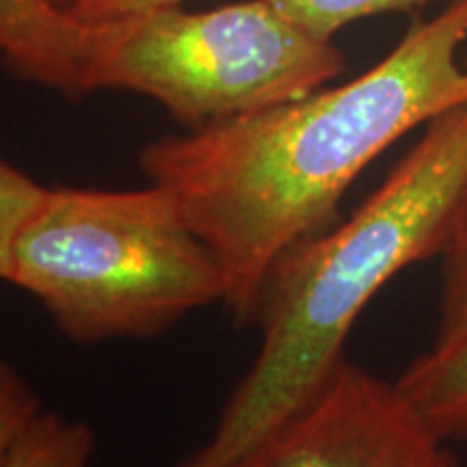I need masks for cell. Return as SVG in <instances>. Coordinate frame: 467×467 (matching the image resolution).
Returning a JSON list of instances; mask_svg holds the SVG:
<instances>
[{"mask_svg": "<svg viewBox=\"0 0 467 467\" xmlns=\"http://www.w3.org/2000/svg\"><path fill=\"white\" fill-rule=\"evenodd\" d=\"M467 0L340 87L151 141L139 165L178 200L223 275L236 325L255 323L273 266L334 223L344 192L389 145L467 102Z\"/></svg>", "mask_w": 467, "mask_h": 467, "instance_id": "obj_1", "label": "cell"}, {"mask_svg": "<svg viewBox=\"0 0 467 467\" xmlns=\"http://www.w3.org/2000/svg\"><path fill=\"white\" fill-rule=\"evenodd\" d=\"M467 186V102L418 143L344 223L290 249L260 296L262 340L219 422L175 467H236L317 396L383 285L440 255Z\"/></svg>", "mask_w": 467, "mask_h": 467, "instance_id": "obj_2", "label": "cell"}, {"mask_svg": "<svg viewBox=\"0 0 467 467\" xmlns=\"http://www.w3.org/2000/svg\"><path fill=\"white\" fill-rule=\"evenodd\" d=\"M76 344L143 340L223 303V275L167 189H48L17 234L9 282Z\"/></svg>", "mask_w": 467, "mask_h": 467, "instance_id": "obj_3", "label": "cell"}, {"mask_svg": "<svg viewBox=\"0 0 467 467\" xmlns=\"http://www.w3.org/2000/svg\"><path fill=\"white\" fill-rule=\"evenodd\" d=\"M344 55L271 0L210 11L180 5L83 25L78 91L151 98L186 130L223 124L323 89Z\"/></svg>", "mask_w": 467, "mask_h": 467, "instance_id": "obj_4", "label": "cell"}, {"mask_svg": "<svg viewBox=\"0 0 467 467\" xmlns=\"http://www.w3.org/2000/svg\"><path fill=\"white\" fill-rule=\"evenodd\" d=\"M448 443L399 383L344 359L236 467H461Z\"/></svg>", "mask_w": 467, "mask_h": 467, "instance_id": "obj_5", "label": "cell"}, {"mask_svg": "<svg viewBox=\"0 0 467 467\" xmlns=\"http://www.w3.org/2000/svg\"><path fill=\"white\" fill-rule=\"evenodd\" d=\"M80 35L83 25L46 0H0V57L20 78L80 96Z\"/></svg>", "mask_w": 467, "mask_h": 467, "instance_id": "obj_6", "label": "cell"}, {"mask_svg": "<svg viewBox=\"0 0 467 467\" xmlns=\"http://www.w3.org/2000/svg\"><path fill=\"white\" fill-rule=\"evenodd\" d=\"M396 383L448 441L467 440V331L431 344Z\"/></svg>", "mask_w": 467, "mask_h": 467, "instance_id": "obj_7", "label": "cell"}, {"mask_svg": "<svg viewBox=\"0 0 467 467\" xmlns=\"http://www.w3.org/2000/svg\"><path fill=\"white\" fill-rule=\"evenodd\" d=\"M93 452L89 426L42 409L17 437L9 467H89Z\"/></svg>", "mask_w": 467, "mask_h": 467, "instance_id": "obj_8", "label": "cell"}, {"mask_svg": "<svg viewBox=\"0 0 467 467\" xmlns=\"http://www.w3.org/2000/svg\"><path fill=\"white\" fill-rule=\"evenodd\" d=\"M440 258V323L433 344L448 342L467 331V186L454 208Z\"/></svg>", "mask_w": 467, "mask_h": 467, "instance_id": "obj_9", "label": "cell"}, {"mask_svg": "<svg viewBox=\"0 0 467 467\" xmlns=\"http://www.w3.org/2000/svg\"><path fill=\"white\" fill-rule=\"evenodd\" d=\"M290 20L320 39L334 35L361 17L385 11H411L429 0H271Z\"/></svg>", "mask_w": 467, "mask_h": 467, "instance_id": "obj_10", "label": "cell"}, {"mask_svg": "<svg viewBox=\"0 0 467 467\" xmlns=\"http://www.w3.org/2000/svg\"><path fill=\"white\" fill-rule=\"evenodd\" d=\"M46 186L0 156V282H9L17 234L46 195Z\"/></svg>", "mask_w": 467, "mask_h": 467, "instance_id": "obj_11", "label": "cell"}, {"mask_svg": "<svg viewBox=\"0 0 467 467\" xmlns=\"http://www.w3.org/2000/svg\"><path fill=\"white\" fill-rule=\"evenodd\" d=\"M42 409L22 372L9 361H0V467H9L17 437Z\"/></svg>", "mask_w": 467, "mask_h": 467, "instance_id": "obj_12", "label": "cell"}, {"mask_svg": "<svg viewBox=\"0 0 467 467\" xmlns=\"http://www.w3.org/2000/svg\"><path fill=\"white\" fill-rule=\"evenodd\" d=\"M180 3L182 0H80L67 11V16L78 25H98V22L143 14V11L175 7Z\"/></svg>", "mask_w": 467, "mask_h": 467, "instance_id": "obj_13", "label": "cell"}, {"mask_svg": "<svg viewBox=\"0 0 467 467\" xmlns=\"http://www.w3.org/2000/svg\"><path fill=\"white\" fill-rule=\"evenodd\" d=\"M46 3H48L50 7H55L57 11H63V14H67V11L72 9L76 3H80V0H46Z\"/></svg>", "mask_w": 467, "mask_h": 467, "instance_id": "obj_14", "label": "cell"}, {"mask_svg": "<svg viewBox=\"0 0 467 467\" xmlns=\"http://www.w3.org/2000/svg\"><path fill=\"white\" fill-rule=\"evenodd\" d=\"M465 67H467V63H465Z\"/></svg>", "mask_w": 467, "mask_h": 467, "instance_id": "obj_15", "label": "cell"}]
</instances>
